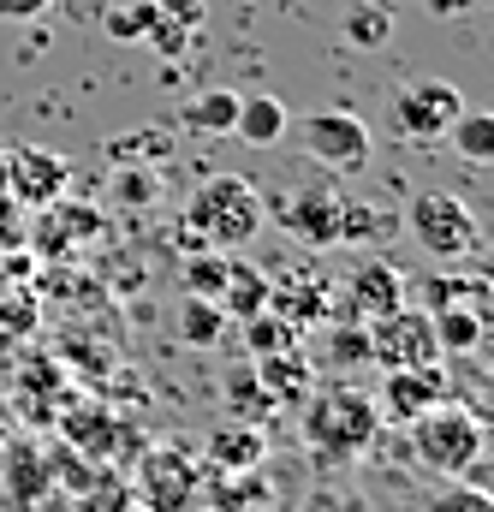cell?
<instances>
[{
    "instance_id": "cell-1",
    "label": "cell",
    "mask_w": 494,
    "mask_h": 512,
    "mask_svg": "<svg viewBox=\"0 0 494 512\" xmlns=\"http://www.w3.org/2000/svg\"><path fill=\"white\" fill-rule=\"evenodd\" d=\"M191 233L215 251H245L250 239L268 227V203L256 197V185L239 173H215L191 191V209H185Z\"/></svg>"
},
{
    "instance_id": "cell-2",
    "label": "cell",
    "mask_w": 494,
    "mask_h": 512,
    "mask_svg": "<svg viewBox=\"0 0 494 512\" xmlns=\"http://www.w3.org/2000/svg\"><path fill=\"white\" fill-rule=\"evenodd\" d=\"M375 429H381V411H375L370 393H358V387H310L304 393V441L322 453V459H358L364 447L375 441Z\"/></svg>"
},
{
    "instance_id": "cell-3",
    "label": "cell",
    "mask_w": 494,
    "mask_h": 512,
    "mask_svg": "<svg viewBox=\"0 0 494 512\" xmlns=\"http://www.w3.org/2000/svg\"><path fill=\"white\" fill-rule=\"evenodd\" d=\"M411 447H417V459L429 465V471H447V477H465L477 459H483V447H489V435H483V423L465 411V405H429V411H417L411 423Z\"/></svg>"
},
{
    "instance_id": "cell-4",
    "label": "cell",
    "mask_w": 494,
    "mask_h": 512,
    "mask_svg": "<svg viewBox=\"0 0 494 512\" xmlns=\"http://www.w3.org/2000/svg\"><path fill=\"white\" fill-rule=\"evenodd\" d=\"M405 233H411L429 256H441V262L477 251V215H471L465 197H453V191H423V197L405 209Z\"/></svg>"
},
{
    "instance_id": "cell-5",
    "label": "cell",
    "mask_w": 494,
    "mask_h": 512,
    "mask_svg": "<svg viewBox=\"0 0 494 512\" xmlns=\"http://www.w3.org/2000/svg\"><path fill=\"white\" fill-rule=\"evenodd\" d=\"M370 334V358L381 370H417V364H441V340H435V316L429 310H405L393 304L387 316L364 322Z\"/></svg>"
},
{
    "instance_id": "cell-6",
    "label": "cell",
    "mask_w": 494,
    "mask_h": 512,
    "mask_svg": "<svg viewBox=\"0 0 494 512\" xmlns=\"http://www.w3.org/2000/svg\"><path fill=\"white\" fill-rule=\"evenodd\" d=\"M340 185H334V173H310L280 209H274V221L298 239V245H310V251H328V245H340Z\"/></svg>"
},
{
    "instance_id": "cell-7",
    "label": "cell",
    "mask_w": 494,
    "mask_h": 512,
    "mask_svg": "<svg viewBox=\"0 0 494 512\" xmlns=\"http://www.w3.org/2000/svg\"><path fill=\"white\" fill-rule=\"evenodd\" d=\"M304 155L316 161V167H328V173H352V167H364L370 161V126L358 120V114H346V108H328V114H310L304 126Z\"/></svg>"
},
{
    "instance_id": "cell-8",
    "label": "cell",
    "mask_w": 494,
    "mask_h": 512,
    "mask_svg": "<svg viewBox=\"0 0 494 512\" xmlns=\"http://www.w3.org/2000/svg\"><path fill=\"white\" fill-rule=\"evenodd\" d=\"M459 108H465V96H459L453 84H441V78H411V84H399V96H393V126L405 131V137H417V143H435V137H447V126L459 120Z\"/></svg>"
},
{
    "instance_id": "cell-9",
    "label": "cell",
    "mask_w": 494,
    "mask_h": 512,
    "mask_svg": "<svg viewBox=\"0 0 494 512\" xmlns=\"http://www.w3.org/2000/svg\"><path fill=\"white\" fill-rule=\"evenodd\" d=\"M197 483H203V471L185 447H155L137 465V495H143L149 512H185L197 501Z\"/></svg>"
},
{
    "instance_id": "cell-10",
    "label": "cell",
    "mask_w": 494,
    "mask_h": 512,
    "mask_svg": "<svg viewBox=\"0 0 494 512\" xmlns=\"http://www.w3.org/2000/svg\"><path fill=\"white\" fill-rule=\"evenodd\" d=\"M393 304H405L399 268H393L387 256H364V262L346 274V286H340V316H346V322H375V316H387Z\"/></svg>"
},
{
    "instance_id": "cell-11",
    "label": "cell",
    "mask_w": 494,
    "mask_h": 512,
    "mask_svg": "<svg viewBox=\"0 0 494 512\" xmlns=\"http://www.w3.org/2000/svg\"><path fill=\"white\" fill-rule=\"evenodd\" d=\"M60 191H66V155H54V149H6V197L42 209Z\"/></svg>"
},
{
    "instance_id": "cell-12",
    "label": "cell",
    "mask_w": 494,
    "mask_h": 512,
    "mask_svg": "<svg viewBox=\"0 0 494 512\" xmlns=\"http://www.w3.org/2000/svg\"><path fill=\"white\" fill-rule=\"evenodd\" d=\"M447 399V370L441 364H417V370H387V382H381V417H393V423H411L417 411H429V405H441Z\"/></svg>"
},
{
    "instance_id": "cell-13",
    "label": "cell",
    "mask_w": 494,
    "mask_h": 512,
    "mask_svg": "<svg viewBox=\"0 0 494 512\" xmlns=\"http://www.w3.org/2000/svg\"><path fill=\"white\" fill-rule=\"evenodd\" d=\"M203 459L215 465V471H227V477H245V471H256L262 459H268V435L256 429V423H221L215 435H209V447H203Z\"/></svg>"
},
{
    "instance_id": "cell-14",
    "label": "cell",
    "mask_w": 494,
    "mask_h": 512,
    "mask_svg": "<svg viewBox=\"0 0 494 512\" xmlns=\"http://www.w3.org/2000/svg\"><path fill=\"white\" fill-rule=\"evenodd\" d=\"M256 382H262V393H268L274 405H304V393L316 387V364H310L298 346H286V352L256 358Z\"/></svg>"
},
{
    "instance_id": "cell-15",
    "label": "cell",
    "mask_w": 494,
    "mask_h": 512,
    "mask_svg": "<svg viewBox=\"0 0 494 512\" xmlns=\"http://www.w3.org/2000/svg\"><path fill=\"white\" fill-rule=\"evenodd\" d=\"M286 131H292V114H286L280 96H239V120H233V137H239V143L274 149Z\"/></svg>"
},
{
    "instance_id": "cell-16",
    "label": "cell",
    "mask_w": 494,
    "mask_h": 512,
    "mask_svg": "<svg viewBox=\"0 0 494 512\" xmlns=\"http://www.w3.org/2000/svg\"><path fill=\"white\" fill-rule=\"evenodd\" d=\"M268 310H280L292 328L328 322V286L322 280H268Z\"/></svg>"
},
{
    "instance_id": "cell-17",
    "label": "cell",
    "mask_w": 494,
    "mask_h": 512,
    "mask_svg": "<svg viewBox=\"0 0 494 512\" xmlns=\"http://www.w3.org/2000/svg\"><path fill=\"white\" fill-rule=\"evenodd\" d=\"M227 322H233V316H227L215 298H197V292L179 298V340H185V346H197V352L221 346V340H227Z\"/></svg>"
},
{
    "instance_id": "cell-18",
    "label": "cell",
    "mask_w": 494,
    "mask_h": 512,
    "mask_svg": "<svg viewBox=\"0 0 494 512\" xmlns=\"http://www.w3.org/2000/svg\"><path fill=\"white\" fill-rule=\"evenodd\" d=\"M48 483H54V465L42 453H30V447L6 453V495H12V507H36Z\"/></svg>"
},
{
    "instance_id": "cell-19",
    "label": "cell",
    "mask_w": 494,
    "mask_h": 512,
    "mask_svg": "<svg viewBox=\"0 0 494 512\" xmlns=\"http://www.w3.org/2000/svg\"><path fill=\"white\" fill-rule=\"evenodd\" d=\"M221 310L233 322H245L256 310H268V274L250 262H227V286H221Z\"/></svg>"
},
{
    "instance_id": "cell-20",
    "label": "cell",
    "mask_w": 494,
    "mask_h": 512,
    "mask_svg": "<svg viewBox=\"0 0 494 512\" xmlns=\"http://www.w3.org/2000/svg\"><path fill=\"white\" fill-rule=\"evenodd\" d=\"M239 120V96L233 90H203V96H191L185 108H179V126L203 131V137H227Z\"/></svg>"
},
{
    "instance_id": "cell-21",
    "label": "cell",
    "mask_w": 494,
    "mask_h": 512,
    "mask_svg": "<svg viewBox=\"0 0 494 512\" xmlns=\"http://www.w3.org/2000/svg\"><path fill=\"white\" fill-rule=\"evenodd\" d=\"M447 143H453L465 161L489 167L494 161V108H459V120L447 126Z\"/></svg>"
},
{
    "instance_id": "cell-22",
    "label": "cell",
    "mask_w": 494,
    "mask_h": 512,
    "mask_svg": "<svg viewBox=\"0 0 494 512\" xmlns=\"http://www.w3.org/2000/svg\"><path fill=\"white\" fill-rule=\"evenodd\" d=\"M429 316H435V340H441V352H471V346L483 340V328H489V316L471 310V304H441V310H429Z\"/></svg>"
},
{
    "instance_id": "cell-23",
    "label": "cell",
    "mask_w": 494,
    "mask_h": 512,
    "mask_svg": "<svg viewBox=\"0 0 494 512\" xmlns=\"http://www.w3.org/2000/svg\"><path fill=\"white\" fill-rule=\"evenodd\" d=\"M239 340H245L250 358H268V352H286V346H298V328L280 316V310H256L239 322Z\"/></svg>"
},
{
    "instance_id": "cell-24",
    "label": "cell",
    "mask_w": 494,
    "mask_h": 512,
    "mask_svg": "<svg viewBox=\"0 0 494 512\" xmlns=\"http://www.w3.org/2000/svg\"><path fill=\"white\" fill-rule=\"evenodd\" d=\"M60 429H66V441H72V447H84L90 459H102V453L114 447V417H108V411H96V405L72 411V417H66Z\"/></svg>"
},
{
    "instance_id": "cell-25",
    "label": "cell",
    "mask_w": 494,
    "mask_h": 512,
    "mask_svg": "<svg viewBox=\"0 0 494 512\" xmlns=\"http://www.w3.org/2000/svg\"><path fill=\"white\" fill-rule=\"evenodd\" d=\"M387 215L375 203H340V245H370V239H387Z\"/></svg>"
},
{
    "instance_id": "cell-26",
    "label": "cell",
    "mask_w": 494,
    "mask_h": 512,
    "mask_svg": "<svg viewBox=\"0 0 494 512\" xmlns=\"http://www.w3.org/2000/svg\"><path fill=\"white\" fill-rule=\"evenodd\" d=\"M221 286H227V256H191L185 262V292L221 304Z\"/></svg>"
},
{
    "instance_id": "cell-27",
    "label": "cell",
    "mask_w": 494,
    "mask_h": 512,
    "mask_svg": "<svg viewBox=\"0 0 494 512\" xmlns=\"http://www.w3.org/2000/svg\"><path fill=\"white\" fill-rule=\"evenodd\" d=\"M131 501V489H125L114 471H90V483H84V512H125Z\"/></svg>"
},
{
    "instance_id": "cell-28",
    "label": "cell",
    "mask_w": 494,
    "mask_h": 512,
    "mask_svg": "<svg viewBox=\"0 0 494 512\" xmlns=\"http://www.w3.org/2000/svg\"><path fill=\"white\" fill-rule=\"evenodd\" d=\"M149 24H155V0H149V6H114V12H108V36H114V42H143Z\"/></svg>"
},
{
    "instance_id": "cell-29",
    "label": "cell",
    "mask_w": 494,
    "mask_h": 512,
    "mask_svg": "<svg viewBox=\"0 0 494 512\" xmlns=\"http://www.w3.org/2000/svg\"><path fill=\"white\" fill-rule=\"evenodd\" d=\"M227 399H233V411H239L245 423H256L262 411H274V399L262 393V382H256V370H245V376H233V387H227Z\"/></svg>"
},
{
    "instance_id": "cell-30",
    "label": "cell",
    "mask_w": 494,
    "mask_h": 512,
    "mask_svg": "<svg viewBox=\"0 0 494 512\" xmlns=\"http://www.w3.org/2000/svg\"><path fill=\"white\" fill-rule=\"evenodd\" d=\"M346 36H352L358 48H381V42H387V12H375V6H352V12H346Z\"/></svg>"
},
{
    "instance_id": "cell-31",
    "label": "cell",
    "mask_w": 494,
    "mask_h": 512,
    "mask_svg": "<svg viewBox=\"0 0 494 512\" xmlns=\"http://www.w3.org/2000/svg\"><path fill=\"white\" fill-rule=\"evenodd\" d=\"M30 322H36V298H30V292H12V286H6V274H0V328L24 334Z\"/></svg>"
},
{
    "instance_id": "cell-32",
    "label": "cell",
    "mask_w": 494,
    "mask_h": 512,
    "mask_svg": "<svg viewBox=\"0 0 494 512\" xmlns=\"http://www.w3.org/2000/svg\"><path fill=\"white\" fill-rule=\"evenodd\" d=\"M114 197H120V203H137V209L155 203V173H149V167H120V173H114Z\"/></svg>"
},
{
    "instance_id": "cell-33",
    "label": "cell",
    "mask_w": 494,
    "mask_h": 512,
    "mask_svg": "<svg viewBox=\"0 0 494 512\" xmlns=\"http://www.w3.org/2000/svg\"><path fill=\"white\" fill-rule=\"evenodd\" d=\"M429 512H494V495H483V489H465V483H459V489H447V495H441Z\"/></svg>"
},
{
    "instance_id": "cell-34",
    "label": "cell",
    "mask_w": 494,
    "mask_h": 512,
    "mask_svg": "<svg viewBox=\"0 0 494 512\" xmlns=\"http://www.w3.org/2000/svg\"><path fill=\"white\" fill-rule=\"evenodd\" d=\"M155 12H161V18H173V24H185V30H197V24H203V0H155Z\"/></svg>"
},
{
    "instance_id": "cell-35",
    "label": "cell",
    "mask_w": 494,
    "mask_h": 512,
    "mask_svg": "<svg viewBox=\"0 0 494 512\" xmlns=\"http://www.w3.org/2000/svg\"><path fill=\"white\" fill-rule=\"evenodd\" d=\"M54 0H0V18H42Z\"/></svg>"
},
{
    "instance_id": "cell-36",
    "label": "cell",
    "mask_w": 494,
    "mask_h": 512,
    "mask_svg": "<svg viewBox=\"0 0 494 512\" xmlns=\"http://www.w3.org/2000/svg\"><path fill=\"white\" fill-rule=\"evenodd\" d=\"M0 197H6V149H0Z\"/></svg>"
}]
</instances>
